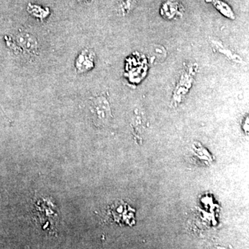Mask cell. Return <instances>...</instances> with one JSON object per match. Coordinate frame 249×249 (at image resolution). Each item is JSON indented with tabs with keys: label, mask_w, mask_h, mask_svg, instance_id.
I'll use <instances>...</instances> for the list:
<instances>
[{
	"label": "cell",
	"mask_w": 249,
	"mask_h": 249,
	"mask_svg": "<svg viewBox=\"0 0 249 249\" xmlns=\"http://www.w3.org/2000/svg\"><path fill=\"white\" fill-rule=\"evenodd\" d=\"M96 55L93 51L85 49L80 52L75 62L77 73H84L92 70L95 65Z\"/></svg>",
	"instance_id": "3"
},
{
	"label": "cell",
	"mask_w": 249,
	"mask_h": 249,
	"mask_svg": "<svg viewBox=\"0 0 249 249\" xmlns=\"http://www.w3.org/2000/svg\"><path fill=\"white\" fill-rule=\"evenodd\" d=\"M210 1L212 2L214 7L216 8L223 15L229 19H235V15L234 14L233 11L231 8L224 1L221 0H210Z\"/></svg>",
	"instance_id": "5"
},
{
	"label": "cell",
	"mask_w": 249,
	"mask_h": 249,
	"mask_svg": "<svg viewBox=\"0 0 249 249\" xmlns=\"http://www.w3.org/2000/svg\"><path fill=\"white\" fill-rule=\"evenodd\" d=\"M80 1H83V2L85 3H90L93 1V0H79Z\"/></svg>",
	"instance_id": "7"
},
{
	"label": "cell",
	"mask_w": 249,
	"mask_h": 249,
	"mask_svg": "<svg viewBox=\"0 0 249 249\" xmlns=\"http://www.w3.org/2000/svg\"><path fill=\"white\" fill-rule=\"evenodd\" d=\"M8 45L14 53L26 58H36L38 55V43L34 36L27 32L8 37Z\"/></svg>",
	"instance_id": "1"
},
{
	"label": "cell",
	"mask_w": 249,
	"mask_h": 249,
	"mask_svg": "<svg viewBox=\"0 0 249 249\" xmlns=\"http://www.w3.org/2000/svg\"><path fill=\"white\" fill-rule=\"evenodd\" d=\"M183 13V8L179 3L177 1H165L164 4L162 5L160 9V14L165 19H173L181 17Z\"/></svg>",
	"instance_id": "4"
},
{
	"label": "cell",
	"mask_w": 249,
	"mask_h": 249,
	"mask_svg": "<svg viewBox=\"0 0 249 249\" xmlns=\"http://www.w3.org/2000/svg\"><path fill=\"white\" fill-rule=\"evenodd\" d=\"M138 2V0H119V9L124 16L129 14Z\"/></svg>",
	"instance_id": "6"
},
{
	"label": "cell",
	"mask_w": 249,
	"mask_h": 249,
	"mask_svg": "<svg viewBox=\"0 0 249 249\" xmlns=\"http://www.w3.org/2000/svg\"><path fill=\"white\" fill-rule=\"evenodd\" d=\"M90 111L93 124L97 127H106L112 119L110 103L103 95L96 96L90 100Z\"/></svg>",
	"instance_id": "2"
}]
</instances>
